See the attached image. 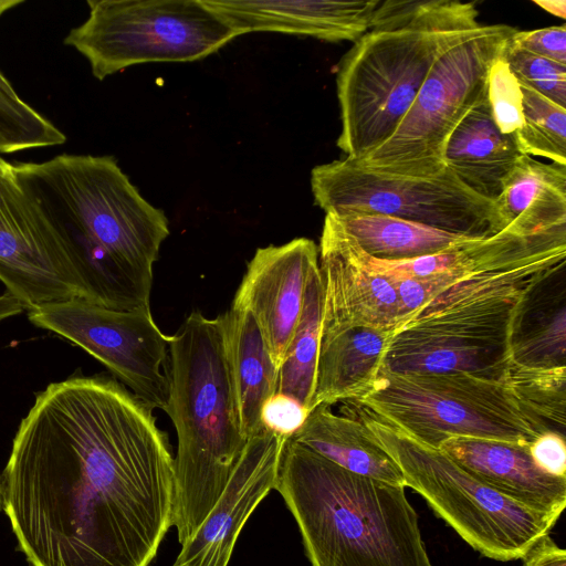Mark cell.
Listing matches in <instances>:
<instances>
[{
    "mask_svg": "<svg viewBox=\"0 0 566 566\" xmlns=\"http://www.w3.org/2000/svg\"><path fill=\"white\" fill-rule=\"evenodd\" d=\"M2 475L30 566H148L174 525L168 437L109 377L73 375L38 392Z\"/></svg>",
    "mask_w": 566,
    "mask_h": 566,
    "instance_id": "cell-1",
    "label": "cell"
},
{
    "mask_svg": "<svg viewBox=\"0 0 566 566\" xmlns=\"http://www.w3.org/2000/svg\"><path fill=\"white\" fill-rule=\"evenodd\" d=\"M11 170L61 237L92 303L149 311L153 268L169 235L168 219L117 160L62 154L42 163H11Z\"/></svg>",
    "mask_w": 566,
    "mask_h": 566,
    "instance_id": "cell-2",
    "label": "cell"
},
{
    "mask_svg": "<svg viewBox=\"0 0 566 566\" xmlns=\"http://www.w3.org/2000/svg\"><path fill=\"white\" fill-rule=\"evenodd\" d=\"M565 260L566 234L554 232L476 268L409 316L392 335L382 366L503 379L526 293Z\"/></svg>",
    "mask_w": 566,
    "mask_h": 566,
    "instance_id": "cell-3",
    "label": "cell"
},
{
    "mask_svg": "<svg viewBox=\"0 0 566 566\" xmlns=\"http://www.w3.org/2000/svg\"><path fill=\"white\" fill-rule=\"evenodd\" d=\"M475 2L386 0L342 57L337 147L359 161L397 129L438 59L480 24Z\"/></svg>",
    "mask_w": 566,
    "mask_h": 566,
    "instance_id": "cell-4",
    "label": "cell"
},
{
    "mask_svg": "<svg viewBox=\"0 0 566 566\" xmlns=\"http://www.w3.org/2000/svg\"><path fill=\"white\" fill-rule=\"evenodd\" d=\"M274 490L312 566H431L405 486L353 473L289 438Z\"/></svg>",
    "mask_w": 566,
    "mask_h": 566,
    "instance_id": "cell-5",
    "label": "cell"
},
{
    "mask_svg": "<svg viewBox=\"0 0 566 566\" xmlns=\"http://www.w3.org/2000/svg\"><path fill=\"white\" fill-rule=\"evenodd\" d=\"M164 411L177 433L174 526L191 537L224 490L248 439L242 432L220 317L191 312L170 336Z\"/></svg>",
    "mask_w": 566,
    "mask_h": 566,
    "instance_id": "cell-6",
    "label": "cell"
},
{
    "mask_svg": "<svg viewBox=\"0 0 566 566\" xmlns=\"http://www.w3.org/2000/svg\"><path fill=\"white\" fill-rule=\"evenodd\" d=\"M353 401L436 449L457 437L530 446L552 431L503 379L468 373H394L382 366Z\"/></svg>",
    "mask_w": 566,
    "mask_h": 566,
    "instance_id": "cell-7",
    "label": "cell"
},
{
    "mask_svg": "<svg viewBox=\"0 0 566 566\" xmlns=\"http://www.w3.org/2000/svg\"><path fill=\"white\" fill-rule=\"evenodd\" d=\"M343 413L360 420L418 492L471 547L501 562L522 559L558 517L532 511L482 483L441 449L423 444L353 400Z\"/></svg>",
    "mask_w": 566,
    "mask_h": 566,
    "instance_id": "cell-8",
    "label": "cell"
},
{
    "mask_svg": "<svg viewBox=\"0 0 566 566\" xmlns=\"http://www.w3.org/2000/svg\"><path fill=\"white\" fill-rule=\"evenodd\" d=\"M87 19L64 44L103 81L126 67L205 59L240 36L202 0H88Z\"/></svg>",
    "mask_w": 566,
    "mask_h": 566,
    "instance_id": "cell-9",
    "label": "cell"
},
{
    "mask_svg": "<svg viewBox=\"0 0 566 566\" xmlns=\"http://www.w3.org/2000/svg\"><path fill=\"white\" fill-rule=\"evenodd\" d=\"M516 31L509 24L481 23L446 51L390 138L364 159L354 161L374 170L413 177L442 170L447 139L488 94L490 71Z\"/></svg>",
    "mask_w": 566,
    "mask_h": 566,
    "instance_id": "cell-10",
    "label": "cell"
},
{
    "mask_svg": "<svg viewBox=\"0 0 566 566\" xmlns=\"http://www.w3.org/2000/svg\"><path fill=\"white\" fill-rule=\"evenodd\" d=\"M311 188L315 205L336 216L381 214L481 239L506 229L495 203L446 167L413 177L366 168L345 157L315 166Z\"/></svg>",
    "mask_w": 566,
    "mask_h": 566,
    "instance_id": "cell-11",
    "label": "cell"
},
{
    "mask_svg": "<svg viewBox=\"0 0 566 566\" xmlns=\"http://www.w3.org/2000/svg\"><path fill=\"white\" fill-rule=\"evenodd\" d=\"M29 321L101 361L143 403L165 409L170 336L149 311H117L83 300L28 311Z\"/></svg>",
    "mask_w": 566,
    "mask_h": 566,
    "instance_id": "cell-12",
    "label": "cell"
},
{
    "mask_svg": "<svg viewBox=\"0 0 566 566\" xmlns=\"http://www.w3.org/2000/svg\"><path fill=\"white\" fill-rule=\"evenodd\" d=\"M0 281L28 311L71 300L92 303L61 237L0 157Z\"/></svg>",
    "mask_w": 566,
    "mask_h": 566,
    "instance_id": "cell-13",
    "label": "cell"
},
{
    "mask_svg": "<svg viewBox=\"0 0 566 566\" xmlns=\"http://www.w3.org/2000/svg\"><path fill=\"white\" fill-rule=\"evenodd\" d=\"M323 287L322 337L353 327L391 332L405 321L394 279L374 271L365 252L332 213L318 247ZM322 339V338H321Z\"/></svg>",
    "mask_w": 566,
    "mask_h": 566,
    "instance_id": "cell-14",
    "label": "cell"
},
{
    "mask_svg": "<svg viewBox=\"0 0 566 566\" xmlns=\"http://www.w3.org/2000/svg\"><path fill=\"white\" fill-rule=\"evenodd\" d=\"M318 264V247L307 238L256 249L231 307L254 319L279 368L298 324L311 270Z\"/></svg>",
    "mask_w": 566,
    "mask_h": 566,
    "instance_id": "cell-15",
    "label": "cell"
},
{
    "mask_svg": "<svg viewBox=\"0 0 566 566\" xmlns=\"http://www.w3.org/2000/svg\"><path fill=\"white\" fill-rule=\"evenodd\" d=\"M287 439L263 428L249 438L220 497L189 537L172 566H228L238 536L261 501L275 489Z\"/></svg>",
    "mask_w": 566,
    "mask_h": 566,
    "instance_id": "cell-16",
    "label": "cell"
},
{
    "mask_svg": "<svg viewBox=\"0 0 566 566\" xmlns=\"http://www.w3.org/2000/svg\"><path fill=\"white\" fill-rule=\"evenodd\" d=\"M241 35L281 32L327 42H356L371 25L379 0H202Z\"/></svg>",
    "mask_w": 566,
    "mask_h": 566,
    "instance_id": "cell-17",
    "label": "cell"
},
{
    "mask_svg": "<svg viewBox=\"0 0 566 566\" xmlns=\"http://www.w3.org/2000/svg\"><path fill=\"white\" fill-rule=\"evenodd\" d=\"M440 449L472 476L520 505L558 518L563 513L566 478L541 470L528 446L457 437Z\"/></svg>",
    "mask_w": 566,
    "mask_h": 566,
    "instance_id": "cell-18",
    "label": "cell"
},
{
    "mask_svg": "<svg viewBox=\"0 0 566 566\" xmlns=\"http://www.w3.org/2000/svg\"><path fill=\"white\" fill-rule=\"evenodd\" d=\"M522 155L515 135L499 129L486 94L454 127L442 160L467 188L494 202Z\"/></svg>",
    "mask_w": 566,
    "mask_h": 566,
    "instance_id": "cell-19",
    "label": "cell"
},
{
    "mask_svg": "<svg viewBox=\"0 0 566 566\" xmlns=\"http://www.w3.org/2000/svg\"><path fill=\"white\" fill-rule=\"evenodd\" d=\"M566 260L526 293L511 338V364L530 369L566 367Z\"/></svg>",
    "mask_w": 566,
    "mask_h": 566,
    "instance_id": "cell-20",
    "label": "cell"
},
{
    "mask_svg": "<svg viewBox=\"0 0 566 566\" xmlns=\"http://www.w3.org/2000/svg\"><path fill=\"white\" fill-rule=\"evenodd\" d=\"M219 317L240 426L249 439L263 429L262 409L276 394L279 368L248 312L230 307Z\"/></svg>",
    "mask_w": 566,
    "mask_h": 566,
    "instance_id": "cell-21",
    "label": "cell"
},
{
    "mask_svg": "<svg viewBox=\"0 0 566 566\" xmlns=\"http://www.w3.org/2000/svg\"><path fill=\"white\" fill-rule=\"evenodd\" d=\"M391 337L371 327L322 337L312 409L360 398L377 378Z\"/></svg>",
    "mask_w": 566,
    "mask_h": 566,
    "instance_id": "cell-22",
    "label": "cell"
},
{
    "mask_svg": "<svg viewBox=\"0 0 566 566\" xmlns=\"http://www.w3.org/2000/svg\"><path fill=\"white\" fill-rule=\"evenodd\" d=\"M291 439L353 473L406 488L399 465L367 427L354 417L334 413L331 406L313 408Z\"/></svg>",
    "mask_w": 566,
    "mask_h": 566,
    "instance_id": "cell-23",
    "label": "cell"
},
{
    "mask_svg": "<svg viewBox=\"0 0 566 566\" xmlns=\"http://www.w3.org/2000/svg\"><path fill=\"white\" fill-rule=\"evenodd\" d=\"M494 203L505 228L520 234L566 226V165L522 155Z\"/></svg>",
    "mask_w": 566,
    "mask_h": 566,
    "instance_id": "cell-24",
    "label": "cell"
},
{
    "mask_svg": "<svg viewBox=\"0 0 566 566\" xmlns=\"http://www.w3.org/2000/svg\"><path fill=\"white\" fill-rule=\"evenodd\" d=\"M334 216L363 251L382 261L431 255L481 239L381 214Z\"/></svg>",
    "mask_w": 566,
    "mask_h": 566,
    "instance_id": "cell-25",
    "label": "cell"
},
{
    "mask_svg": "<svg viewBox=\"0 0 566 566\" xmlns=\"http://www.w3.org/2000/svg\"><path fill=\"white\" fill-rule=\"evenodd\" d=\"M323 287L318 264L308 275L298 324L279 366L277 394L293 398L310 413L322 338Z\"/></svg>",
    "mask_w": 566,
    "mask_h": 566,
    "instance_id": "cell-26",
    "label": "cell"
},
{
    "mask_svg": "<svg viewBox=\"0 0 566 566\" xmlns=\"http://www.w3.org/2000/svg\"><path fill=\"white\" fill-rule=\"evenodd\" d=\"M520 88L523 125L514 134L520 151L566 165V108L522 83Z\"/></svg>",
    "mask_w": 566,
    "mask_h": 566,
    "instance_id": "cell-27",
    "label": "cell"
},
{
    "mask_svg": "<svg viewBox=\"0 0 566 566\" xmlns=\"http://www.w3.org/2000/svg\"><path fill=\"white\" fill-rule=\"evenodd\" d=\"M65 135L21 98L0 70V154L62 145Z\"/></svg>",
    "mask_w": 566,
    "mask_h": 566,
    "instance_id": "cell-28",
    "label": "cell"
},
{
    "mask_svg": "<svg viewBox=\"0 0 566 566\" xmlns=\"http://www.w3.org/2000/svg\"><path fill=\"white\" fill-rule=\"evenodd\" d=\"M503 380L552 431L565 436L566 367L530 369L511 364Z\"/></svg>",
    "mask_w": 566,
    "mask_h": 566,
    "instance_id": "cell-29",
    "label": "cell"
},
{
    "mask_svg": "<svg viewBox=\"0 0 566 566\" xmlns=\"http://www.w3.org/2000/svg\"><path fill=\"white\" fill-rule=\"evenodd\" d=\"M502 57L520 83L566 108V65L515 49L510 40Z\"/></svg>",
    "mask_w": 566,
    "mask_h": 566,
    "instance_id": "cell-30",
    "label": "cell"
},
{
    "mask_svg": "<svg viewBox=\"0 0 566 566\" xmlns=\"http://www.w3.org/2000/svg\"><path fill=\"white\" fill-rule=\"evenodd\" d=\"M488 99L499 129L503 134H515L523 125L522 93L502 55L490 71Z\"/></svg>",
    "mask_w": 566,
    "mask_h": 566,
    "instance_id": "cell-31",
    "label": "cell"
},
{
    "mask_svg": "<svg viewBox=\"0 0 566 566\" xmlns=\"http://www.w3.org/2000/svg\"><path fill=\"white\" fill-rule=\"evenodd\" d=\"M515 49L566 65V25L516 31L510 38Z\"/></svg>",
    "mask_w": 566,
    "mask_h": 566,
    "instance_id": "cell-32",
    "label": "cell"
},
{
    "mask_svg": "<svg viewBox=\"0 0 566 566\" xmlns=\"http://www.w3.org/2000/svg\"><path fill=\"white\" fill-rule=\"evenodd\" d=\"M308 412L293 398L275 394L263 406V428L286 439L293 437L304 423Z\"/></svg>",
    "mask_w": 566,
    "mask_h": 566,
    "instance_id": "cell-33",
    "label": "cell"
},
{
    "mask_svg": "<svg viewBox=\"0 0 566 566\" xmlns=\"http://www.w3.org/2000/svg\"><path fill=\"white\" fill-rule=\"evenodd\" d=\"M528 451L541 470L554 476L566 478L564 434L554 431L544 432L531 442Z\"/></svg>",
    "mask_w": 566,
    "mask_h": 566,
    "instance_id": "cell-34",
    "label": "cell"
},
{
    "mask_svg": "<svg viewBox=\"0 0 566 566\" xmlns=\"http://www.w3.org/2000/svg\"><path fill=\"white\" fill-rule=\"evenodd\" d=\"M524 566H566V551L544 535L522 558Z\"/></svg>",
    "mask_w": 566,
    "mask_h": 566,
    "instance_id": "cell-35",
    "label": "cell"
},
{
    "mask_svg": "<svg viewBox=\"0 0 566 566\" xmlns=\"http://www.w3.org/2000/svg\"><path fill=\"white\" fill-rule=\"evenodd\" d=\"M25 310L21 302L8 292H4L0 295V323L8 318L20 315Z\"/></svg>",
    "mask_w": 566,
    "mask_h": 566,
    "instance_id": "cell-36",
    "label": "cell"
},
{
    "mask_svg": "<svg viewBox=\"0 0 566 566\" xmlns=\"http://www.w3.org/2000/svg\"><path fill=\"white\" fill-rule=\"evenodd\" d=\"M535 4L545 11L560 18L566 19V1L565 0H533Z\"/></svg>",
    "mask_w": 566,
    "mask_h": 566,
    "instance_id": "cell-37",
    "label": "cell"
},
{
    "mask_svg": "<svg viewBox=\"0 0 566 566\" xmlns=\"http://www.w3.org/2000/svg\"><path fill=\"white\" fill-rule=\"evenodd\" d=\"M4 510V480L2 473H0V512Z\"/></svg>",
    "mask_w": 566,
    "mask_h": 566,
    "instance_id": "cell-38",
    "label": "cell"
},
{
    "mask_svg": "<svg viewBox=\"0 0 566 566\" xmlns=\"http://www.w3.org/2000/svg\"><path fill=\"white\" fill-rule=\"evenodd\" d=\"M22 1H1L0 2V15L9 10L11 7L20 4Z\"/></svg>",
    "mask_w": 566,
    "mask_h": 566,
    "instance_id": "cell-39",
    "label": "cell"
}]
</instances>
